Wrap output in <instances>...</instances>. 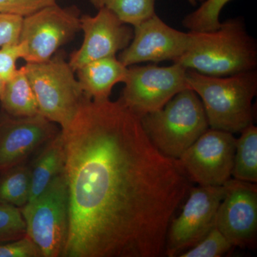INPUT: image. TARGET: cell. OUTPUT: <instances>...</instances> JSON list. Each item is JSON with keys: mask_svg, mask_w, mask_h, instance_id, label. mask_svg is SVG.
Here are the masks:
<instances>
[{"mask_svg": "<svg viewBox=\"0 0 257 257\" xmlns=\"http://www.w3.org/2000/svg\"><path fill=\"white\" fill-rule=\"evenodd\" d=\"M91 4L99 10H110L123 22L136 26L155 13V0H89Z\"/></svg>", "mask_w": 257, "mask_h": 257, "instance_id": "20", "label": "cell"}, {"mask_svg": "<svg viewBox=\"0 0 257 257\" xmlns=\"http://www.w3.org/2000/svg\"><path fill=\"white\" fill-rule=\"evenodd\" d=\"M186 73L187 69L177 63L167 67L155 64L130 66L119 99L142 118L160 110L176 94L190 89Z\"/></svg>", "mask_w": 257, "mask_h": 257, "instance_id": "7", "label": "cell"}, {"mask_svg": "<svg viewBox=\"0 0 257 257\" xmlns=\"http://www.w3.org/2000/svg\"><path fill=\"white\" fill-rule=\"evenodd\" d=\"M80 30L84 32L82 45L71 54L68 61L74 72L93 61L116 57L130 45L134 35L130 25L106 8L98 10L94 16L81 17Z\"/></svg>", "mask_w": 257, "mask_h": 257, "instance_id": "13", "label": "cell"}, {"mask_svg": "<svg viewBox=\"0 0 257 257\" xmlns=\"http://www.w3.org/2000/svg\"><path fill=\"white\" fill-rule=\"evenodd\" d=\"M128 67L116 57H106L89 62L77 69V79L84 95L94 101L109 99L113 88L124 83Z\"/></svg>", "mask_w": 257, "mask_h": 257, "instance_id": "15", "label": "cell"}, {"mask_svg": "<svg viewBox=\"0 0 257 257\" xmlns=\"http://www.w3.org/2000/svg\"><path fill=\"white\" fill-rule=\"evenodd\" d=\"M58 0H0V13L28 16L39 10L57 4Z\"/></svg>", "mask_w": 257, "mask_h": 257, "instance_id": "25", "label": "cell"}, {"mask_svg": "<svg viewBox=\"0 0 257 257\" xmlns=\"http://www.w3.org/2000/svg\"><path fill=\"white\" fill-rule=\"evenodd\" d=\"M236 143L234 134L209 128L175 161L198 185L223 186L231 177Z\"/></svg>", "mask_w": 257, "mask_h": 257, "instance_id": "9", "label": "cell"}, {"mask_svg": "<svg viewBox=\"0 0 257 257\" xmlns=\"http://www.w3.org/2000/svg\"><path fill=\"white\" fill-rule=\"evenodd\" d=\"M232 246L215 225L200 241L179 256L220 257L228 252Z\"/></svg>", "mask_w": 257, "mask_h": 257, "instance_id": "22", "label": "cell"}, {"mask_svg": "<svg viewBox=\"0 0 257 257\" xmlns=\"http://www.w3.org/2000/svg\"><path fill=\"white\" fill-rule=\"evenodd\" d=\"M38 104L40 114L64 128L73 119L86 96L75 72L62 56L23 66Z\"/></svg>", "mask_w": 257, "mask_h": 257, "instance_id": "5", "label": "cell"}, {"mask_svg": "<svg viewBox=\"0 0 257 257\" xmlns=\"http://www.w3.org/2000/svg\"><path fill=\"white\" fill-rule=\"evenodd\" d=\"M189 32L188 50L173 63L214 77L256 69V41L248 34L242 18L229 19L215 31Z\"/></svg>", "mask_w": 257, "mask_h": 257, "instance_id": "2", "label": "cell"}, {"mask_svg": "<svg viewBox=\"0 0 257 257\" xmlns=\"http://www.w3.org/2000/svg\"><path fill=\"white\" fill-rule=\"evenodd\" d=\"M5 82L3 81V79L0 78V96L2 95V93L3 92V89H4Z\"/></svg>", "mask_w": 257, "mask_h": 257, "instance_id": "28", "label": "cell"}, {"mask_svg": "<svg viewBox=\"0 0 257 257\" xmlns=\"http://www.w3.org/2000/svg\"><path fill=\"white\" fill-rule=\"evenodd\" d=\"M31 194L30 160L0 172V204L25 207Z\"/></svg>", "mask_w": 257, "mask_h": 257, "instance_id": "18", "label": "cell"}, {"mask_svg": "<svg viewBox=\"0 0 257 257\" xmlns=\"http://www.w3.org/2000/svg\"><path fill=\"white\" fill-rule=\"evenodd\" d=\"M24 48L20 42L0 47V78L9 80L18 70L17 61L23 59Z\"/></svg>", "mask_w": 257, "mask_h": 257, "instance_id": "26", "label": "cell"}, {"mask_svg": "<svg viewBox=\"0 0 257 257\" xmlns=\"http://www.w3.org/2000/svg\"><path fill=\"white\" fill-rule=\"evenodd\" d=\"M189 3L193 5H195L196 3H197L198 1H202V0H188Z\"/></svg>", "mask_w": 257, "mask_h": 257, "instance_id": "29", "label": "cell"}, {"mask_svg": "<svg viewBox=\"0 0 257 257\" xmlns=\"http://www.w3.org/2000/svg\"><path fill=\"white\" fill-rule=\"evenodd\" d=\"M65 160V146L60 130L30 160L31 194L29 202L38 197L54 179L63 173Z\"/></svg>", "mask_w": 257, "mask_h": 257, "instance_id": "16", "label": "cell"}, {"mask_svg": "<svg viewBox=\"0 0 257 257\" xmlns=\"http://www.w3.org/2000/svg\"><path fill=\"white\" fill-rule=\"evenodd\" d=\"M232 0H206L195 11L187 15L182 24L189 32H205L218 30L221 10Z\"/></svg>", "mask_w": 257, "mask_h": 257, "instance_id": "21", "label": "cell"}, {"mask_svg": "<svg viewBox=\"0 0 257 257\" xmlns=\"http://www.w3.org/2000/svg\"><path fill=\"white\" fill-rule=\"evenodd\" d=\"M69 227L62 257H159L189 180L121 102L84 98L61 128Z\"/></svg>", "mask_w": 257, "mask_h": 257, "instance_id": "1", "label": "cell"}, {"mask_svg": "<svg viewBox=\"0 0 257 257\" xmlns=\"http://www.w3.org/2000/svg\"><path fill=\"white\" fill-rule=\"evenodd\" d=\"M80 30V17L76 8L50 5L23 18L19 42L26 62L49 60L61 47Z\"/></svg>", "mask_w": 257, "mask_h": 257, "instance_id": "8", "label": "cell"}, {"mask_svg": "<svg viewBox=\"0 0 257 257\" xmlns=\"http://www.w3.org/2000/svg\"><path fill=\"white\" fill-rule=\"evenodd\" d=\"M60 130L40 114L15 116L0 111V172L30 160Z\"/></svg>", "mask_w": 257, "mask_h": 257, "instance_id": "14", "label": "cell"}, {"mask_svg": "<svg viewBox=\"0 0 257 257\" xmlns=\"http://www.w3.org/2000/svg\"><path fill=\"white\" fill-rule=\"evenodd\" d=\"M23 20V17L0 13V47L18 43Z\"/></svg>", "mask_w": 257, "mask_h": 257, "instance_id": "27", "label": "cell"}, {"mask_svg": "<svg viewBox=\"0 0 257 257\" xmlns=\"http://www.w3.org/2000/svg\"><path fill=\"white\" fill-rule=\"evenodd\" d=\"M186 79L189 87L202 101L209 128L241 133L253 124L256 69L228 77H214L187 69Z\"/></svg>", "mask_w": 257, "mask_h": 257, "instance_id": "3", "label": "cell"}, {"mask_svg": "<svg viewBox=\"0 0 257 257\" xmlns=\"http://www.w3.org/2000/svg\"><path fill=\"white\" fill-rule=\"evenodd\" d=\"M218 208L215 225L233 246L253 248L257 235L256 184L230 179Z\"/></svg>", "mask_w": 257, "mask_h": 257, "instance_id": "12", "label": "cell"}, {"mask_svg": "<svg viewBox=\"0 0 257 257\" xmlns=\"http://www.w3.org/2000/svg\"><path fill=\"white\" fill-rule=\"evenodd\" d=\"M2 110L15 116H30L40 114L38 104L23 66L5 82L0 96Z\"/></svg>", "mask_w": 257, "mask_h": 257, "instance_id": "17", "label": "cell"}, {"mask_svg": "<svg viewBox=\"0 0 257 257\" xmlns=\"http://www.w3.org/2000/svg\"><path fill=\"white\" fill-rule=\"evenodd\" d=\"M0 257H44L36 243L25 235L23 237L0 244Z\"/></svg>", "mask_w": 257, "mask_h": 257, "instance_id": "24", "label": "cell"}, {"mask_svg": "<svg viewBox=\"0 0 257 257\" xmlns=\"http://www.w3.org/2000/svg\"><path fill=\"white\" fill-rule=\"evenodd\" d=\"M140 119L152 145L172 160L178 159L209 128L202 101L191 89Z\"/></svg>", "mask_w": 257, "mask_h": 257, "instance_id": "4", "label": "cell"}, {"mask_svg": "<svg viewBox=\"0 0 257 257\" xmlns=\"http://www.w3.org/2000/svg\"><path fill=\"white\" fill-rule=\"evenodd\" d=\"M231 177L238 180L257 182V128L250 124L236 139Z\"/></svg>", "mask_w": 257, "mask_h": 257, "instance_id": "19", "label": "cell"}, {"mask_svg": "<svg viewBox=\"0 0 257 257\" xmlns=\"http://www.w3.org/2000/svg\"><path fill=\"white\" fill-rule=\"evenodd\" d=\"M225 192L224 185L190 187L180 215L172 219L169 226L165 254L179 256L211 231Z\"/></svg>", "mask_w": 257, "mask_h": 257, "instance_id": "10", "label": "cell"}, {"mask_svg": "<svg viewBox=\"0 0 257 257\" xmlns=\"http://www.w3.org/2000/svg\"><path fill=\"white\" fill-rule=\"evenodd\" d=\"M26 234V226L20 209L0 204V244L20 239Z\"/></svg>", "mask_w": 257, "mask_h": 257, "instance_id": "23", "label": "cell"}, {"mask_svg": "<svg viewBox=\"0 0 257 257\" xmlns=\"http://www.w3.org/2000/svg\"><path fill=\"white\" fill-rule=\"evenodd\" d=\"M20 210L27 235L44 257H62L69 227V190L64 172Z\"/></svg>", "mask_w": 257, "mask_h": 257, "instance_id": "6", "label": "cell"}, {"mask_svg": "<svg viewBox=\"0 0 257 257\" xmlns=\"http://www.w3.org/2000/svg\"><path fill=\"white\" fill-rule=\"evenodd\" d=\"M133 38L118 59L126 67L180 58L188 50L190 32L171 28L157 14L133 27Z\"/></svg>", "mask_w": 257, "mask_h": 257, "instance_id": "11", "label": "cell"}]
</instances>
